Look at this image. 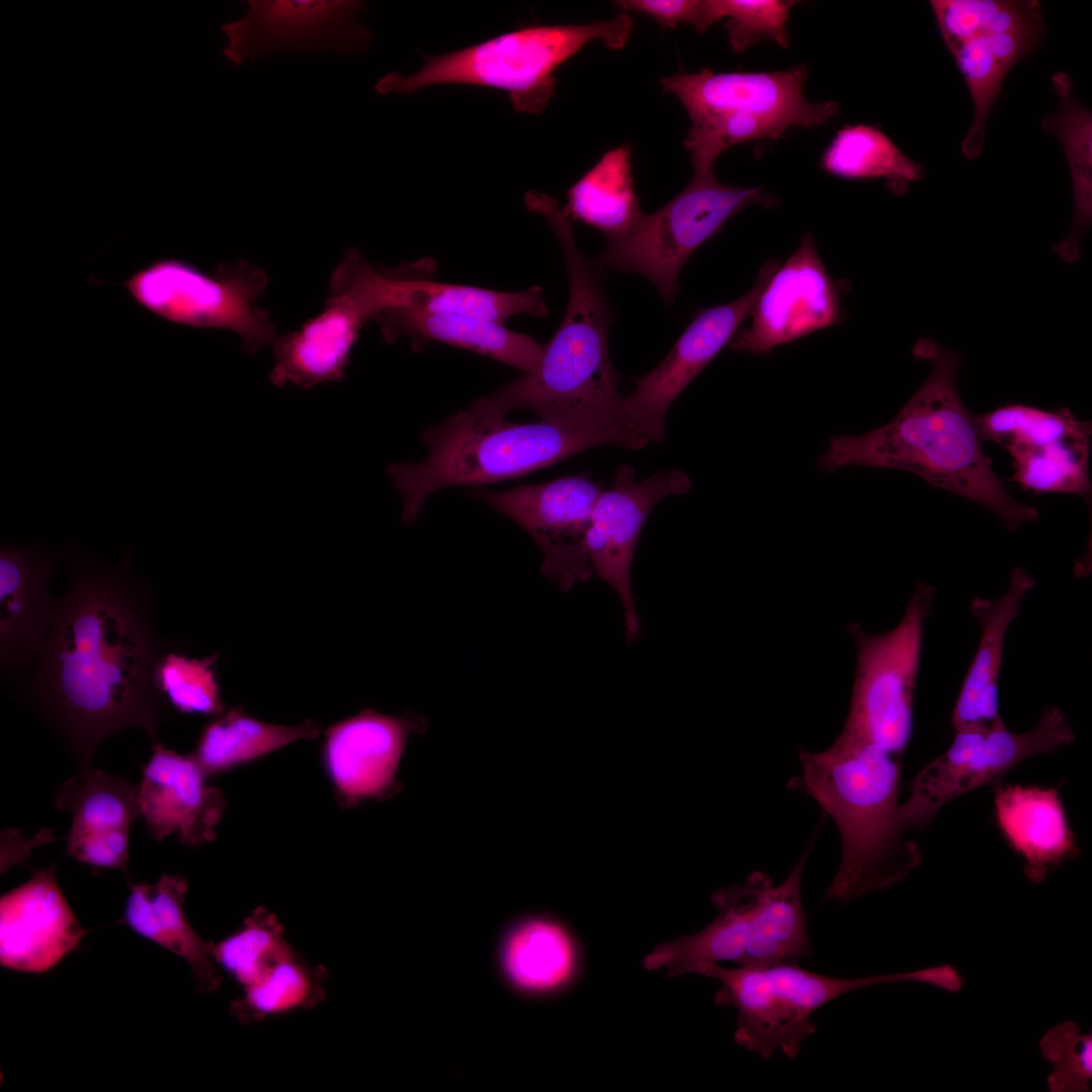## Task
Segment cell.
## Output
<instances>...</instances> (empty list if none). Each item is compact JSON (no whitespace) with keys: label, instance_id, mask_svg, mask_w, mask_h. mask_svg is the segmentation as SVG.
<instances>
[{"label":"cell","instance_id":"obj_39","mask_svg":"<svg viewBox=\"0 0 1092 1092\" xmlns=\"http://www.w3.org/2000/svg\"><path fill=\"white\" fill-rule=\"evenodd\" d=\"M981 440L992 441L1005 450L1010 447H1039L1066 439H1091L1090 421H1082L1067 407L1044 411L1023 404H1008L989 413L974 414Z\"/></svg>","mask_w":1092,"mask_h":1092},{"label":"cell","instance_id":"obj_4","mask_svg":"<svg viewBox=\"0 0 1092 1092\" xmlns=\"http://www.w3.org/2000/svg\"><path fill=\"white\" fill-rule=\"evenodd\" d=\"M794 788L812 797L835 822L840 864L826 898L847 902L904 879L921 861L899 801L902 757L841 730L819 752L801 751Z\"/></svg>","mask_w":1092,"mask_h":1092},{"label":"cell","instance_id":"obj_20","mask_svg":"<svg viewBox=\"0 0 1092 1092\" xmlns=\"http://www.w3.org/2000/svg\"><path fill=\"white\" fill-rule=\"evenodd\" d=\"M775 259L765 262L754 285L739 298L699 311L669 353L650 372L639 378L625 407L633 427L648 441L665 437L669 406L691 381L728 345L750 311L771 273Z\"/></svg>","mask_w":1092,"mask_h":1092},{"label":"cell","instance_id":"obj_31","mask_svg":"<svg viewBox=\"0 0 1092 1092\" xmlns=\"http://www.w3.org/2000/svg\"><path fill=\"white\" fill-rule=\"evenodd\" d=\"M138 792L121 777L78 769L55 796V805L72 815L68 840L128 837L130 823L141 817Z\"/></svg>","mask_w":1092,"mask_h":1092},{"label":"cell","instance_id":"obj_16","mask_svg":"<svg viewBox=\"0 0 1092 1092\" xmlns=\"http://www.w3.org/2000/svg\"><path fill=\"white\" fill-rule=\"evenodd\" d=\"M246 14L221 25L224 58L235 66L275 54L365 53L372 31L360 20L367 9L352 0H248Z\"/></svg>","mask_w":1092,"mask_h":1092},{"label":"cell","instance_id":"obj_17","mask_svg":"<svg viewBox=\"0 0 1092 1092\" xmlns=\"http://www.w3.org/2000/svg\"><path fill=\"white\" fill-rule=\"evenodd\" d=\"M603 489L588 477L571 475L507 490H480L477 497L500 512L537 543L542 573L568 590L594 573L585 537Z\"/></svg>","mask_w":1092,"mask_h":1092},{"label":"cell","instance_id":"obj_29","mask_svg":"<svg viewBox=\"0 0 1092 1092\" xmlns=\"http://www.w3.org/2000/svg\"><path fill=\"white\" fill-rule=\"evenodd\" d=\"M396 270L404 280L402 300L397 306L464 315L502 325L520 313L538 317L549 313L540 286L507 292L443 283L434 280V264L429 259L400 265Z\"/></svg>","mask_w":1092,"mask_h":1092},{"label":"cell","instance_id":"obj_15","mask_svg":"<svg viewBox=\"0 0 1092 1092\" xmlns=\"http://www.w3.org/2000/svg\"><path fill=\"white\" fill-rule=\"evenodd\" d=\"M949 747L913 779L903 811L909 828L925 827L958 797L983 786H996L1024 760L1071 744L1075 733L1057 707L1042 711L1037 725L1024 733L1004 722L956 730Z\"/></svg>","mask_w":1092,"mask_h":1092},{"label":"cell","instance_id":"obj_6","mask_svg":"<svg viewBox=\"0 0 1092 1092\" xmlns=\"http://www.w3.org/2000/svg\"><path fill=\"white\" fill-rule=\"evenodd\" d=\"M633 21L621 12L611 20L583 24L532 25L441 56H424L412 75L389 73L379 94H411L435 85H469L503 90L517 111L537 114L556 92L554 72L594 40L611 50L625 48Z\"/></svg>","mask_w":1092,"mask_h":1092},{"label":"cell","instance_id":"obj_28","mask_svg":"<svg viewBox=\"0 0 1092 1092\" xmlns=\"http://www.w3.org/2000/svg\"><path fill=\"white\" fill-rule=\"evenodd\" d=\"M129 883L124 921L134 932L177 954L191 968L201 993L217 990L221 976L209 951L185 915L187 881L180 875H162L155 884Z\"/></svg>","mask_w":1092,"mask_h":1092},{"label":"cell","instance_id":"obj_10","mask_svg":"<svg viewBox=\"0 0 1092 1092\" xmlns=\"http://www.w3.org/2000/svg\"><path fill=\"white\" fill-rule=\"evenodd\" d=\"M777 201L760 187L720 183L714 167H694L691 180L676 196L644 214L626 235L608 240L597 261L648 278L665 303L672 304L679 292L678 274L699 247L748 205L770 207Z\"/></svg>","mask_w":1092,"mask_h":1092},{"label":"cell","instance_id":"obj_11","mask_svg":"<svg viewBox=\"0 0 1092 1092\" xmlns=\"http://www.w3.org/2000/svg\"><path fill=\"white\" fill-rule=\"evenodd\" d=\"M401 287L393 270H378L357 249H347L332 273L324 310L272 344L270 382L309 389L341 381L359 332L399 303Z\"/></svg>","mask_w":1092,"mask_h":1092},{"label":"cell","instance_id":"obj_41","mask_svg":"<svg viewBox=\"0 0 1092 1092\" xmlns=\"http://www.w3.org/2000/svg\"><path fill=\"white\" fill-rule=\"evenodd\" d=\"M795 4L785 0H708L713 23L726 18L728 42L737 54L762 39L787 49L790 44L787 22Z\"/></svg>","mask_w":1092,"mask_h":1092},{"label":"cell","instance_id":"obj_18","mask_svg":"<svg viewBox=\"0 0 1092 1092\" xmlns=\"http://www.w3.org/2000/svg\"><path fill=\"white\" fill-rule=\"evenodd\" d=\"M690 477L680 469H668L637 481L634 468L623 464L612 486L603 490L592 513L585 550L593 568L617 594L624 613L626 640L640 636L631 569L645 521L664 497L687 493Z\"/></svg>","mask_w":1092,"mask_h":1092},{"label":"cell","instance_id":"obj_12","mask_svg":"<svg viewBox=\"0 0 1092 1092\" xmlns=\"http://www.w3.org/2000/svg\"><path fill=\"white\" fill-rule=\"evenodd\" d=\"M934 596L933 586L919 582L900 622L884 634L874 635L858 624H849L856 665L842 729L899 757L912 737L924 623Z\"/></svg>","mask_w":1092,"mask_h":1092},{"label":"cell","instance_id":"obj_24","mask_svg":"<svg viewBox=\"0 0 1092 1092\" xmlns=\"http://www.w3.org/2000/svg\"><path fill=\"white\" fill-rule=\"evenodd\" d=\"M138 789L141 817L156 840L174 835L184 845L197 846L215 838L224 795L207 784L193 753L184 755L153 743Z\"/></svg>","mask_w":1092,"mask_h":1092},{"label":"cell","instance_id":"obj_42","mask_svg":"<svg viewBox=\"0 0 1092 1092\" xmlns=\"http://www.w3.org/2000/svg\"><path fill=\"white\" fill-rule=\"evenodd\" d=\"M1040 1052L1053 1063L1048 1077L1051 1092H1088L1092 1080V1033L1083 1034L1075 1022L1051 1028L1040 1039Z\"/></svg>","mask_w":1092,"mask_h":1092},{"label":"cell","instance_id":"obj_35","mask_svg":"<svg viewBox=\"0 0 1092 1092\" xmlns=\"http://www.w3.org/2000/svg\"><path fill=\"white\" fill-rule=\"evenodd\" d=\"M821 168L844 179H884L896 195L925 174L923 166L907 157L880 127L845 125L822 155Z\"/></svg>","mask_w":1092,"mask_h":1092},{"label":"cell","instance_id":"obj_1","mask_svg":"<svg viewBox=\"0 0 1092 1092\" xmlns=\"http://www.w3.org/2000/svg\"><path fill=\"white\" fill-rule=\"evenodd\" d=\"M67 575L46 642L16 696L83 769L122 730L140 729L157 742L173 708L155 670L176 648L155 625L154 589L133 572L129 550L116 566L78 550Z\"/></svg>","mask_w":1092,"mask_h":1092},{"label":"cell","instance_id":"obj_37","mask_svg":"<svg viewBox=\"0 0 1092 1092\" xmlns=\"http://www.w3.org/2000/svg\"><path fill=\"white\" fill-rule=\"evenodd\" d=\"M1091 439L1066 438L1039 447H1010L1013 473L1009 481L1040 493H1069L1091 499Z\"/></svg>","mask_w":1092,"mask_h":1092},{"label":"cell","instance_id":"obj_22","mask_svg":"<svg viewBox=\"0 0 1092 1092\" xmlns=\"http://www.w3.org/2000/svg\"><path fill=\"white\" fill-rule=\"evenodd\" d=\"M56 863L0 899V963L43 973L75 950L87 933L56 880Z\"/></svg>","mask_w":1092,"mask_h":1092},{"label":"cell","instance_id":"obj_38","mask_svg":"<svg viewBox=\"0 0 1092 1092\" xmlns=\"http://www.w3.org/2000/svg\"><path fill=\"white\" fill-rule=\"evenodd\" d=\"M293 950L283 925L265 907L256 908L229 936L209 942L216 965L243 988L258 982Z\"/></svg>","mask_w":1092,"mask_h":1092},{"label":"cell","instance_id":"obj_8","mask_svg":"<svg viewBox=\"0 0 1092 1092\" xmlns=\"http://www.w3.org/2000/svg\"><path fill=\"white\" fill-rule=\"evenodd\" d=\"M695 974L715 979V1002L737 1011L734 1040L764 1060L777 1052L795 1059L816 1030L812 1015L822 1006L857 989L905 982V972L862 978L815 973L799 963L761 967H700Z\"/></svg>","mask_w":1092,"mask_h":1092},{"label":"cell","instance_id":"obj_36","mask_svg":"<svg viewBox=\"0 0 1092 1092\" xmlns=\"http://www.w3.org/2000/svg\"><path fill=\"white\" fill-rule=\"evenodd\" d=\"M328 971L308 963L296 949L282 959L258 982L244 988L232 1002L231 1013L243 1025L309 1010L327 997Z\"/></svg>","mask_w":1092,"mask_h":1092},{"label":"cell","instance_id":"obj_9","mask_svg":"<svg viewBox=\"0 0 1092 1092\" xmlns=\"http://www.w3.org/2000/svg\"><path fill=\"white\" fill-rule=\"evenodd\" d=\"M268 283L267 274L245 260L220 262L206 272L185 260L164 257L120 285L152 314L175 325L233 332L253 354L279 336L270 312L258 305Z\"/></svg>","mask_w":1092,"mask_h":1092},{"label":"cell","instance_id":"obj_19","mask_svg":"<svg viewBox=\"0 0 1092 1092\" xmlns=\"http://www.w3.org/2000/svg\"><path fill=\"white\" fill-rule=\"evenodd\" d=\"M749 315L750 325L738 329L728 345L734 351L752 355L764 354L841 320L838 287L810 233L771 273Z\"/></svg>","mask_w":1092,"mask_h":1092},{"label":"cell","instance_id":"obj_25","mask_svg":"<svg viewBox=\"0 0 1092 1092\" xmlns=\"http://www.w3.org/2000/svg\"><path fill=\"white\" fill-rule=\"evenodd\" d=\"M994 817L1008 846L1024 860L1034 884L1079 854L1067 811L1056 788L994 786Z\"/></svg>","mask_w":1092,"mask_h":1092},{"label":"cell","instance_id":"obj_7","mask_svg":"<svg viewBox=\"0 0 1092 1092\" xmlns=\"http://www.w3.org/2000/svg\"><path fill=\"white\" fill-rule=\"evenodd\" d=\"M807 855L808 850L779 885L753 872L741 885L717 891L716 918L695 934L658 944L645 957L644 968L665 969L672 978L723 962L761 967L810 958L813 948L801 895Z\"/></svg>","mask_w":1092,"mask_h":1092},{"label":"cell","instance_id":"obj_43","mask_svg":"<svg viewBox=\"0 0 1092 1092\" xmlns=\"http://www.w3.org/2000/svg\"><path fill=\"white\" fill-rule=\"evenodd\" d=\"M614 4L622 12L648 16L663 28L673 29L678 24L687 23L704 33L714 24L708 0H618Z\"/></svg>","mask_w":1092,"mask_h":1092},{"label":"cell","instance_id":"obj_26","mask_svg":"<svg viewBox=\"0 0 1092 1092\" xmlns=\"http://www.w3.org/2000/svg\"><path fill=\"white\" fill-rule=\"evenodd\" d=\"M1034 584V578L1025 569L1016 567L1009 573L1003 596L995 601L982 598L972 601L971 612L979 620L981 638L952 709L950 723L954 731L1003 721L998 680L1005 638L1023 599Z\"/></svg>","mask_w":1092,"mask_h":1092},{"label":"cell","instance_id":"obj_32","mask_svg":"<svg viewBox=\"0 0 1092 1092\" xmlns=\"http://www.w3.org/2000/svg\"><path fill=\"white\" fill-rule=\"evenodd\" d=\"M1052 83L1059 98V109L1042 118L1040 125L1045 132L1059 138L1071 173L1073 225L1065 241L1059 244L1058 252L1066 260L1074 261L1080 254L1079 241L1092 217V112L1075 98L1070 75L1056 72Z\"/></svg>","mask_w":1092,"mask_h":1092},{"label":"cell","instance_id":"obj_5","mask_svg":"<svg viewBox=\"0 0 1092 1092\" xmlns=\"http://www.w3.org/2000/svg\"><path fill=\"white\" fill-rule=\"evenodd\" d=\"M428 456L387 472L403 499L402 521L413 523L428 497L447 486L482 485L515 478L587 449L622 442L611 435L546 422L512 424L470 406L421 435Z\"/></svg>","mask_w":1092,"mask_h":1092},{"label":"cell","instance_id":"obj_27","mask_svg":"<svg viewBox=\"0 0 1092 1092\" xmlns=\"http://www.w3.org/2000/svg\"><path fill=\"white\" fill-rule=\"evenodd\" d=\"M383 339L388 343L399 337L413 346L443 342L468 349L510 365L524 373L539 365L543 346L531 336L507 329L504 325L464 315L429 312L407 306L385 309L376 318Z\"/></svg>","mask_w":1092,"mask_h":1092},{"label":"cell","instance_id":"obj_30","mask_svg":"<svg viewBox=\"0 0 1092 1092\" xmlns=\"http://www.w3.org/2000/svg\"><path fill=\"white\" fill-rule=\"evenodd\" d=\"M566 196L563 210L569 218L600 231L608 240L626 235L644 215L634 188L629 145L607 151Z\"/></svg>","mask_w":1092,"mask_h":1092},{"label":"cell","instance_id":"obj_3","mask_svg":"<svg viewBox=\"0 0 1092 1092\" xmlns=\"http://www.w3.org/2000/svg\"><path fill=\"white\" fill-rule=\"evenodd\" d=\"M914 353L931 363L923 384L884 426L831 438L819 459L821 469L905 470L989 509L1011 531L1036 521L1039 511L1010 495L993 469V459L984 453L974 414L960 396L959 353L929 340L919 342Z\"/></svg>","mask_w":1092,"mask_h":1092},{"label":"cell","instance_id":"obj_34","mask_svg":"<svg viewBox=\"0 0 1092 1092\" xmlns=\"http://www.w3.org/2000/svg\"><path fill=\"white\" fill-rule=\"evenodd\" d=\"M505 971L518 988L545 992L573 975L575 950L565 929L541 917L527 918L510 931L503 946Z\"/></svg>","mask_w":1092,"mask_h":1092},{"label":"cell","instance_id":"obj_40","mask_svg":"<svg viewBox=\"0 0 1092 1092\" xmlns=\"http://www.w3.org/2000/svg\"><path fill=\"white\" fill-rule=\"evenodd\" d=\"M217 656L196 659L172 651L159 661L156 684L174 710L213 716L223 713L214 669Z\"/></svg>","mask_w":1092,"mask_h":1092},{"label":"cell","instance_id":"obj_21","mask_svg":"<svg viewBox=\"0 0 1092 1092\" xmlns=\"http://www.w3.org/2000/svg\"><path fill=\"white\" fill-rule=\"evenodd\" d=\"M427 728L415 712L390 716L366 708L326 731L324 761L346 807L387 799L402 789L397 778L408 739Z\"/></svg>","mask_w":1092,"mask_h":1092},{"label":"cell","instance_id":"obj_13","mask_svg":"<svg viewBox=\"0 0 1092 1092\" xmlns=\"http://www.w3.org/2000/svg\"><path fill=\"white\" fill-rule=\"evenodd\" d=\"M806 65L775 72H678L662 77L664 93L675 95L692 123L720 119L732 123L749 141L778 139L793 126L828 123L838 112L835 101H808Z\"/></svg>","mask_w":1092,"mask_h":1092},{"label":"cell","instance_id":"obj_14","mask_svg":"<svg viewBox=\"0 0 1092 1092\" xmlns=\"http://www.w3.org/2000/svg\"><path fill=\"white\" fill-rule=\"evenodd\" d=\"M1045 34L1036 0H958L943 40L967 84L974 119L961 147L969 160L983 148L986 122L1009 71L1036 51Z\"/></svg>","mask_w":1092,"mask_h":1092},{"label":"cell","instance_id":"obj_33","mask_svg":"<svg viewBox=\"0 0 1092 1092\" xmlns=\"http://www.w3.org/2000/svg\"><path fill=\"white\" fill-rule=\"evenodd\" d=\"M320 733L311 721L296 726L271 724L234 708L216 716L203 728L193 753L207 777L221 774L294 741L313 739Z\"/></svg>","mask_w":1092,"mask_h":1092},{"label":"cell","instance_id":"obj_23","mask_svg":"<svg viewBox=\"0 0 1092 1092\" xmlns=\"http://www.w3.org/2000/svg\"><path fill=\"white\" fill-rule=\"evenodd\" d=\"M66 549L38 544L0 547V671L18 685L31 669L49 632L55 599L50 579Z\"/></svg>","mask_w":1092,"mask_h":1092},{"label":"cell","instance_id":"obj_2","mask_svg":"<svg viewBox=\"0 0 1092 1092\" xmlns=\"http://www.w3.org/2000/svg\"><path fill=\"white\" fill-rule=\"evenodd\" d=\"M535 211L551 226L565 261L566 311L552 339L543 346L533 372L524 373L470 406L500 418L515 408H525L542 422L611 435L624 448L641 449L649 441L628 418L610 357L608 332L613 311L604 290L603 266L579 251L570 218L555 199H541Z\"/></svg>","mask_w":1092,"mask_h":1092}]
</instances>
